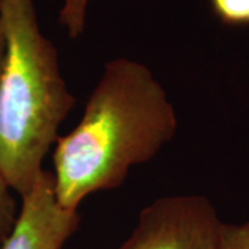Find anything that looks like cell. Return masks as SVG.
<instances>
[{
	"mask_svg": "<svg viewBox=\"0 0 249 249\" xmlns=\"http://www.w3.org/2000/svg\"><path fill=\"white\" fill-rule=\"evenodd\" d=\"M178 115L154 72L140 61H108L71 132L54 144L57 202L78 212L100 191L115 190L130 169L152 158L175 137Z\"/></svg>",
	"mask_w": 249,
	"mask_h": 249,
	"instance_id": "1",
	"label": "cell"
},
{
	"mask_svg": "<svg viewBox=\"0 0 249 249\" xmlns=\"http://www.w3.org/2000/svg\"><path fill=\"white\" fill-rule=\"evenodd\" d=\"M0 18L7 45L0 78V172L22 196L45 170L43 160L76 100L34 0H0Z\"/></svg>",
	"mask_w": 249,
	"mask_h": 249,
	"instance_id": "2",
	"label": "cell"
},
{
	"mask_svg": "<svg viewBox=\"0 0 249 249\" xmlns=\"http://www.w3.org/2000/svg\"><path fill=\"white\" fill-rule=\"evenodd\" d=\"M222 223L206 196H160L140 211L118 249H216Z\"/></svg>",
	"mask_w": 249,
	"mask_h": 249,
	"instance_id": "3",
	"label": "cell"
},
{
	"mask_svg": "<svg viewBox=\"0 0 249 249\" xmlns=\"http://www.w3.org/2000/svg\"><path fill=\"white\" fill-rule=\"evenodd\" d=\"M79 222L78 212L57 202L53 173L43 170L35 186L21 196L16 224L0 249H62Z\"/></svg>",
	"mask_w": 249,
	"mask_h": 249,
	"instance_id": "4",
	"label": "cell"
},
{
	"mask_svg": "<svg viewBox=\"0 0 249 249\" xmlns=\"http://www.w3.org/2000/svg\"><path fill=\"white\" fill-rule=\"evenodd\" d=\"M90 1L91 0H62L58 22L71 39H78L83 35Z\"/></svg>",
	"mask_w": 249,
	"mask_h": 249,
	"instance_id": "5",
	"label": "cell"
},
{
	"mask_svg": "<svg viewBox=\"0 0 249 249\" xmlns=\"http://www.w3.org/2000/svg\"><path fill=\"white\" fill-rule=\"evenodd\" d=\"M18 212L19 208L13 196V188L0 172V245L13 230L18 217Z\"/></svg>",
	"mask_w": 249,
	"mask_h": 249,
	"instance_id": "6",
	"label": "cell"
},
{
	"mask_svg": "<svg viewBox=\"0 0 249 249\" xmlns=\"http://www.w3.org/2000/svg\"><path fill=\"white\" fill-rule=\"evenodd\" d=\"M216 17L226 25H249V0H209Z\"/></svg>",
	"mask_w": 249,
	"mask_h": 249,
	"instance_id": "7",
	"label": "cell"
},
{
	"mask_svg": "<svg viewBox=\"0 0 249 249\" xmlns=\"http://www.w3.org/2000/svg\"><path fill=\"white\" fill-rule=\"evenodd\" d=\"M216 249H249V222L222 223Z\"/></svg>",
	"mask_w": 249,
	"mask_h": 249,
	"instance_id": "8",
	"label": "cell"
},
{
	"mask_svg": "<svg viewBox=\"0 0 249 249\" xmlns=\"http://www.w3.org/2000/svg\"><path fill=\"white\" fill-rule=\"evenodd\" d=\"M6 50H7V45H6V36H4V31H3L1 18H0V78H1V73H3V67H4V61H6Z\"/></svg>",
	"mask_w": 249,
	"mask_h": 249,
	"instance_id": "9",
	"label": "cell"
}]
</instances>
